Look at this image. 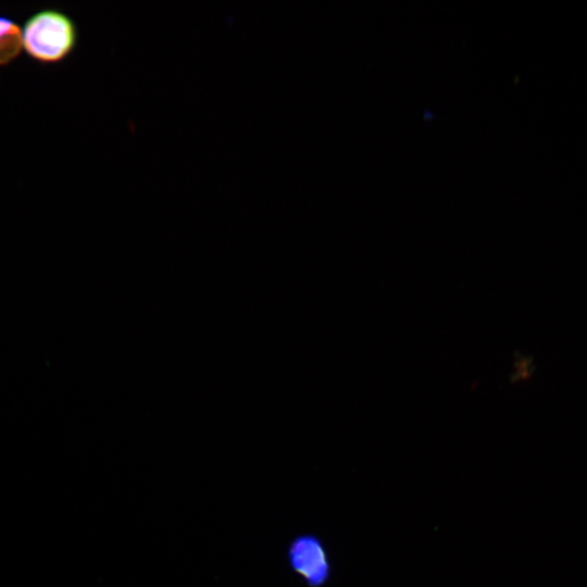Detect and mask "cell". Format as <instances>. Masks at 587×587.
<instances>
[{
	"instance_id": "obj_3",
	"label": "cell",
	"mask_w": 587,
	"mask_h": 587,
	"mask_svg": "<svg viewBox=\"0 0 587 587\" xmlns=\"http://www.w3.org/2000/svg\"><path fill=\"white\" fill-rule=\"evenodd\" d=\"M22 49V28L10 17L0 15V66L13 62Z\"/></svg>"
},
{
	"instance_id": "obj_4",
	"label": "cell",
	"mask_w": 587,
	"mask_h": 587,
	"mask_svg": "<svg viewBox=\"0 0 587 587\" xmlns=\"http://www.w3.org/2000/svg\"><path fill=\"white\" fill-rule=\"evenodd\" d=\"M515 371L513 373V380H524L533 373V364L528 358H521L515 363Z\"/></svg>"
},
{
	"instance_id": "obj_2",
	"label": "cell",
	"mask_w": 587,
	"mask_h": 587,
	"mask_svg": "<svg viewBox=\"0 0 587 587\" xmlns=\"http://www.w3.org/2000/svg\"><path fill=\"white\" fill-rule=\"evenodd\" d=\"M287 559L290 567L310 587H321L330 577V562L321 539L301 535L289 545Z\"/></svg>"
},
{
	"instance_id": "obj_1",
	"label": "cell",
	"mask_w": 587,
	"mask_h": 587,
	"mask_svg": "<svg viewBox=\"0 0 587 587\" xmlns=\"http://www.w3.org/2000/svg\"><path fill=\"white\" fill-rule=\"evenodd\" d=\"M22 35L26 53L43 64L63 61L77 42L74 21L55 9H45L33 14L25 22Z\"/></svg>"
}]
</instances>
